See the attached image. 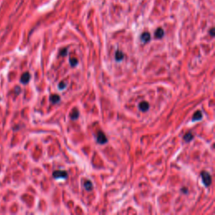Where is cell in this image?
Instances as JSON below:
<instances>
[{
	"label": "cell",
	"mask_w": 215,
	"mask_h": 215,
	"mask_svg": "<svg viewBox=\"0 0 215 215\" xmlns=\"http://www.w3.org/2000/svg\"><path fill=\"white\" fill-rule=\"evenodd\" d=\"M60 99H61L60 96L56 95V94L51 95V96H50V101H51V103H53V104H58V103L60 102Z\"/></svg>",
	"instance_id": "9"
},
{
	"label": "cell",
	"mask_w": 215,
	"mask_h": 215,
	"mask_svg": "<svg viewBox=\"0 0 215 215\" xmlns=\"http://www.w3.org/2000/svg\"><path fill=\"white\" fill-rule=\"evenodd\" d=\"M30 79H31V75H30V73H29V72H25V73H24V74L22 75L20 81H21L22 83L26 84V83L29 82Z\"/></svg>",
	"instance_id": "5"
},
{
	"label": "cell",
	"mask_w": 215,
	"mask_h": 215,
	"mask_svg": "<svg viewBox=\"0 0 215 215\" xmlns=\"http://www.w3.org/2000/svg\"><path fill=\"white\" fill-rule=\"evenodd\" d=\"M53 177L56 179H65L67 177V172L65 171H56L53 172Z\"/></svg>",
	"instance_id": "2"
},
{
	"label": "cell",
	"mask_w": 215,
	"mask_h": 215,
	"mask_svg": "<svg viewBox=\"0 0 215 215\" xmlns=\"http://www.w3.org/2000/svg\"><path fill=\"white\" fill-rule=\"evenodd\" d=\"M140 40L143 43H147L151 40V35L149 32H145L141 35L140 36Z\"/></svg>",
	"instance_id": "4"
},
{
	"label": "cell",
	"mask_w": 215,
	"mask_h": 215,
	"mask_svg": "<svg viewBox=\"0 0 215 215\" xmlns=\"http://www.w3.org/2000/svg\"><path fill=\"white\" fill-rule=\"evenodd\" d=\"M71 119H72V120H75V119H78V117H79V112H78V110H77V108H74L73 110H72V112L71 113Z\"/></svg>",
	"instance_id": "10"
},
{
	"label": "cell",
	"mask_w": 215,
	"mask_h": 215,
	"mask_svg": "<svg viewBox=\"0 0 215 215\" xmlns=\"http://www.w3.org/2000/svg\"><path fill=\"white\" fill-rule=\"evenodd\" d=\"M155 38H157V39L162 38V37L164 36V31H163V29L158 28V29L156 30V31H155Z\"/></svg>",
	"instance_id": "7"
},
{
	"label": "cell",
	"mask_w": 215,
	"mask_h": 215,
	"mask_svg": "<svg viewBox=\"0 0 215 215\" xmlns=\"http://www.w3.org/2000/svg\"><path fill=\"white\" fill-rule=\"evenodd\" d=\"M202 118V112H201V111H197V112L194 113V115L192 116V121H198V120H200Z\"/></svg>",
	"instance_id": "8"
},
{
	"label": "cell",
	"mask_w": 215,
	"mask_h": 215,
	"mask_svg": "<svg viewBox=\"0 0 215 215\" xmlns=\"http://www.w3.org/2000/svg\"><path fill=\"white\" fill-rule=\"evenodd\" d=\"M66 87V82H61L58 84V88H59L60 90L65 89Z\"/></svg>",
	"instance_id": "15"
},
{
	"label": "cell",
	"mask_w": 215,
	"mask_h": 215,
	"mask_svg": "<svg viewBox=\"0 0 215 215\" xmlns=\"http://www.w3.org/2000/svg\"><path fill=\"white\" fill-rule=\"evenodd\" d=\"M149 104L147 102H141L139 104V108L142 111V112H146L148 109H149Z\"/></svg>",
	"instance_id": "6"
},
{
	"label": "cell",
	"mask_w": 215,
	"mask_h": 215,
	"mask_svg": "<svg viewBox=\"0 0 215 215\" xmlns=\"http://www.w3.org/2000/svg\"><path fill=\"white\" fill-rule=\"evenodd\" d=\"M66 53H67V49H63L61 50V52H60V55L62 56H65L66 55Z\"/></svg>",
	"instance_id": "16"
},
{
	"label": "cell",
	"mask_w": 215,
	"mask_h": 215,
	"mask_svg": "<svg viewBox=\"0 0 215 215\" xmlns=\"http://www.w3.org/2000/svg\"><path fill=\"white\" fill-rule=\"evenodd\" d=\"M192 139H193V135H192V133H187V134H186V135H185V136H184L185 141L188 142V141H191Z\"/></svg>",
	"instance_id": "13"
},
{
	"label": "cell",
	"mask_w": 215,
	"mask_h": 215,
	"mask_svg": "<svg viewBox=\"0 0 215 215\" xmlns=\"http://www.w3.org/2000/svg\"><path fill=\"white\" fill-rule=\"evenodd\" d=\"M201 177H202V182L203 184L205 185L206 186H209L211 185V182H212V178H211V176L208 172L207 171H202L201 172Z\"/></svg>",
	"instance_id": "1"
},
{
	"label": "cell",
	"mask_w": 215,
	"mask_h": 215,
	"mask_svg": "<svg viewBox=\"0 0 215 215\" xmlns=\"http://www.w3.org/2000/svg\"><path fill=\"white\" fill-rule=\"evenodd\" d=\"M97 141H98V143L102 144V145H104V144H106V143H107L108 139H107V137H106V135H104V132L99 131V132L98 133V135H97Z\"/></svg>",
	"instance_id": "3"
},
{
	"label": "cell",
	"mask_w": 215,
	"mask_h": 215,
	"mask_svg": "<svg viewBox=\"0 0 215 215\" xmlns=\"http://www.w3.org/2000/svg\"><path fill=\"white\" fill-rule=\"evenodd\" d=\"M78 63L77 58H70V64L72 66H76Z\"/></svg>",
	"instance_id": "14"
},
{
	"label": "cell",
	"mask_w": 215,
	"mask_h": 215,
	"mask_svg": "<svg viewBox=\"0 0 215 215\" xmlns=\"http://www.w3.org/2000/svg\"><path fill=\"white\" fill-rule=\"evenodd\" d=\"M123 57H124V56H123V52H121L120 50H117L116 51V54H115V59H116V61L117 62H120V61H122L123 59Z\"/></svg>",
	"instance_id": "11"
},
{
	"label": "cell",
	"mask_w": 215,
	"mask_h": 215,
	"mask_svg": "<svg viewBox=\"0 0 215 215\" xmlns=\"http://www.w3.org/2000/svg\"><path fill=\"white\" fill-rule=\"evenodd\" d=\"M84 187L88 190V191H91L92 189V184L90 181H86L84 183Z\"/></svg>",
	"instance_id": "12"
},
{
	"label": "cell",
	"mask_w": 215,
	"mask_h": 215,
	"mask_svg": "<svg viewBox=\"0 0 215 215\" xmlns=\"http://www.w3.org/2000/svg\"><path fill=\"white\" fill-rule=\"evenodd\" d=\"M210 35H212V36H214V29H212L211 31H210Z\"/></svg>",
	"instance_id": "17"
}]
</instances>
